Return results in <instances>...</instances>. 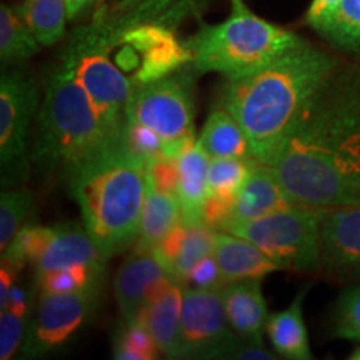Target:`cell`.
Here are the masks:
<instances>
[{
    "label": "cell",
    "mask_w": 360,
    "mask_h": 360,
    "mask_svg": "<svg viewBox=\"0 0 360 360\" xmlns=\"http://www.w3.org/2000/svg\"><path fill=\"white\" fill-rule=\"evenodd\" d=\"M269 167L297 204H359L360 69L335 67L305 103Z\"/></svg>",
    "instance_id": "obj_1"
},
{
    "label": "cell",
    "mask_w": 360,
    "mask_h": 360,
    "mask_svg": "<svg viewBox=\"0 0 360 360\" xmlns=\"http://www.w3.org/2000/svg\"><path fill=\"white\" fill-rule=\"evenodd\" d=\"M337 65L330 53L304 42L264 69L225 79L219 105L245 130L260 164L270 165L305 103Z\"/></svg>",
    "instance_id": "obj_2"
},
{
    "label": "cell",
    "mask_w": 360,
    "mask_h": 360,
    "mask_svg": "<svg viewBox=\"0 0 360 360\" xmlns=\"http://www.w3.org/2000/svg\"><path fill=\"white\" fill-rule=\"evenodd\" d=\"M85 229L109 260L135 244L147 195V162L110 143L70 180Z\"/></svg>",
    "instance_id": "obj_3"
},
{
    "label": "cell",
    "mask_w": 360,
    "mask_h": 360,
    "mask_svg": "<svg viewBox=\"0 0 360 360\" xmlns=\"http://www.w3.org/2000/svg\"><path fill=\"white\" fill-rule=\"evenodd\" d=\"M114 142L89 94L62 56L45 87L32 160L60 170L70 182L84 165Z\"/></svg>",
    "instance_id": "obj_4"
},
{
    "label": "cell",
    "mask_w": 360,
    "mask_h": 360,
    "mask_svg": "<svg viewBox=\"0 0 360 360\" xmlns=\"http://www.w3.org/2000/svg\"><path fill=\"white\" fill-rule=\"evenodd\" d=\"M304 42L290 30L260 19L244 6V0H232L229 19L202 25L188 39L187 47L197 74L215 72L225 79H236L264 69Z\"/></svg>",
    "instance_id": "obj_5"
},
{
    "label": "cell",
    "mask_w": 360,
    "mask_h": 360,
    "mask_svg": "<svg viewBox=\"0 0 360 360\" xmlns=\"http://www.w3.org/2000/svg\"><path fill=\"white\" fill-rule=\"evenodd\" d=\"M323 209L297 204L247 222L227 224L219 231L247 238L281 270L321 269V225Z\"/></svg>",
    "instance_id": "obj_6"
},
{
    "label": "cell",
    "mask_w": 360,
    "mask_h": 360,
    "mask_svg": "<svg viewBox=\"0 0 360 360\" xmlns=\"http://www.w3.org/2000/svg\"><path fill=\"white\" fill-rule=\"evenodd\" d=\"M98 25L112 62L135 90L167 77L192 62L187 44H180L162 25L125 24L122 29L109 24Z\"/></svg>",
    "instance_id": "obj_7"
},
{
    "label": "cell",
    "mask_w": 360,
    "mask_h": 360,
    "mask_svg": "<svg viewBox=\"0 0 360 360\" xmlns=\"http://www.w3.org/2000/svg\"><path fill=\"white\" fill-rule=\"evenodd\" d=\"M64 57L89 94L103 129L114 141L120 139L127 120L125 112L135 87L112 62L101 25L79 30L64 52Z\"/></svg>",
    "instance_id": "obj_8"
},
{
    "label": "cell",
    "mask_w": 360,
    "mask_h": 360,
    "mask_svg": "<svg viewBox=\"0 0 360 360\" xmlns=\"http://www.w3.org/2000/svg\"><path fill=\"white\" fill-rule=\"evenodd\" d=\"M39 105V89L22 72L0 77V170L2 186L17 187L29 172V135Z\"/></svg>",
    "instance_id": "obj_9"
},
{
    "label": "cell",
    "mask_w": 360,
    "mask_h": 360,
    "mask_svg": "<svg viewBox=\"0 0 360 360\" xmlns=\"http://www.w3.org/2000/svg\"><path fill=\"white\" fill-rule=\"evenodd\" d=\"M193 82L187 72H174L135 90L127 105L129 120L152 129L165 142L193 137Z\"/></svg>",
    "instance_id": "obj_10"
},
{
    "label": "cell",
    "mask_w": 360,
    "mask_h": 360,
    "mask_svg": "<svg viewBox=\"0 0 360 360\" xmlns=\"http://www.w3.org/2000/svg\"><path fill=\"white\" fill-rule=\"evenodd\" d=\"M242 340L229 321L220 290L184 287L180 359H231Z\"/></svg>",
    "instance_id": "obj_11"
},
{
    "label": "cell",
    "mask_w": 360,
    "mask_h": 360,
    "mask_svg": "<svg viewBox=\"0 0 360 360\" xmlns=\"http://www.w3.org/2000/svg\"><path fill=\"white\" fill-rule=\"evenodd\" d=\"M98 294L101 289L67 294L40 292L27 327L22 354L29 359L40 357L65 344L96 312Z\"/></svg>",
    "instance_id": "obj_12"
},
{
    "label": "cell",
    "mask_w": 360,
    "mask_h": 360,
    "mask_svg": "<svg viewBox=\"0 0 360 360\" xmlns=\"http://www.w3.org/2000/svg\"><path fill=\"white\" fill-rule=\"evenodd\" d=\"M321 269L342 281L360 282V205L323 209Z\"/></svg>",
    "instance_id": "obj_13"
},
{
    "label": "cell",
    "mask_w": 360,
    "mask_h": 360,
    "mask_svg": "<svg viewBox=\"0 0 360 360\" xmlns=\"http://www.w3.org/2000/svg\"><path fill=\"white\" fill-rule=\"evenodd\" d=\"M165 278H175V276L155 249H134L114 278V294L122 321H135L147 305L152 289Z\"/></svg>",
    "instance_id": "obj_14"
},
{
    "label": "cell",
    "mask_w": 360,
    "mask_h": 360,
    "mask_svg": "<svg viewBox=\"0 0 360 360\" xmlns=\"http://www.w3.org/2000/svg\"><path fill=\"white\" fill-rule=\"evenodd\" d=\"M51 240L45 245L40 257L34 262L35 277L52 270L70 267L77 264L105 265L107 259L90 237L84 224L65 222L52 225Z\"/></svg>",
    "instance_id": "obj_15"
},
{
    "label": "cell",
    "mask_w": 360,
    "mask_h": 360,
    "mask_svg": "<svg viewBox=\"0 0 360 360\" xmlns=\"http://www.w3.org/2000/svg\"><path fill=\"white\" fill-rule=\"evenodd\" d=\"M294 205L297 202L283 188L274 170L269 165L259 164L238 191L232 217L227 224L247 222Z\"/></svg>",
    "instance_id": "obj_16"
},
{
    "label": "cell",
    "mask_w": 360,
    "mask_h": 360,
    "mask_svg": "<svg viewBox=\"0 0 360 360\" xmlns=\"http://www.w3.org/2000/svg\"><path fill=\"white\" fill-rule=\"evenodd\" d=\"M222 294L233 330L247 340L264 344V330L270 317L259 278L229 282Z\"/></svg>",
    "instance_id": "obj_17"
},
{
    "label": "cell",
    "mask_w": 360,
    "mask_h": 360,
    "mask_svg": "<svg viewBox=\"0 0 360 360\" xmlns=\"http://www.w3.org/2000/svg\"><path fill=\"white\" fill-rule=\"evenodd\" d=\"M214 255L227 282L250 281V278L262 281L269 274L281 270L257 245L225 231H217Z\"/></svg>",
    "instance_id": "obj_18"
},
{
    "label": "cell",
    "mask_w": 360,
    "mask_h": 360,
    "mask_svg": "<svg viewBox=\"0 0 360 360\" xmlns=\"http://www.w3.org/2000/svg\"><path fill=\"white\" fill-rule=\"evenodd\" d=\"M184 287H186L184 283H174L164 295L147 304L135 319L147 327L160 354L167 359H180Z\"/></svg>",
    "instance_id": "obj_19"
},
{
    "label": "cell",
    "mask_w": 360,
    "mask_h": 360,
    "mask_svg": "<svg viewBox=\"0 0 360 360\" xmlns=\"http://www.w3.org/2000/svg\"><path fill=\"white\" fill-rule=\"evenodd\" d=\"M179 164V188L177 197L182 205V215L186 222H200L204 204L209 193V152L202 147L197 139L177 159Z\"/></svg>",
    "instance_id": "obj_20"
},
{
    "label": "cell",
    "mask_w": 360,
    "mask_h": 360,
    "mask_svg": "<svg viewBox=\"0 0 360 360\" xmlns=\"http://www.w3.org/2000/svg\"><path fill=\"white\" fill-rule=\"evenodd\" d=\"M305 290L299 292L289 307L272 314L267 321V332L272 347L283 359L310 360L314 359L310 349L309 332L304 321Z\"/></svg>",
    "instance_id": "obj_21"
},
{
    "label": "cell",
    "mask_w": 360,
    "mask_h": 360,
    "mask_svg": "<svg viewBox=\"0 0 360 360\" xmlns=\"http://www.w3.org/2000/svg\"><path fill=\"white\" fill-rule=\"evenodd\" d=\"M182 205H180L179 197L175 193L157 191L147 180V195L134 249H155L162 238L167 236L175 225L182 222Z\"/></svg>",
    "instance_id": "obj_22"
},
{
    "label": "cell",
    "mask_w": 360,
    "mask_h": 360,
    "mask_svg": "<svg viewBox=\"0 0 360 360\" xmlns=\"http://www.w3.org/2000/svg\"><path fill=\"white\" fill-rule=\"evenodd\" d=\"M199 142L210 157L255 159L245 130L231 112L220 105L207 117L204 129L199 135Z\"/></svg>",
    "instance_id": "obj_23"
},
{
    "label": "cell",
    "mask_w": 360,
    "mask_h": 360,
    "mask_svg": "<svg viewBox=\"0 0 360 360\" xmlns=\"http://www.w3.org/2000/svg\"><path fill=\"white\" fill-rule=\"evenodd\" d=\"M15 8L44 47H52L64 37L69 20L65 0H24Z\"/></svg>",
    "instance_id": "obj_24"
},
{
    "label": "cell",
    "mask_w": 360,
    "mask_h": 360,
    "mask_svg": "<svg viewBox=\"0 0 360 360\" xmlns=\"http://www.w3.org/2000/svg\"><path fill=\"white\" fill-rule=\"evenodd\" d=\"M40 44L15 7H0V58L2 64L24 62L39 52Z\"/></svg>",
    "instance_id": "obj_25"
},
{
    "label": "cell",
    "mask_w": 360,
    "mask_h": 360,
    "mask_svg": "<svg viewBox=\"0 0 360 360\" xmlns=\"http://www.w3.org/2000/svg\"><path fill=\"white\" fill-rule=\"evenodd\" d=\"M105 265L77 264L70 267L57 269L44 276L35 277V289L49 294H67V292L96 290L102 287Z\"/></svg>",
    "instance_id": "obj_26"
},
{
    "label": "cell",
    "mask_w": 360,
    "mask_h": 360,
    "mask_svg": "<svg viewBox=\"0 0 360 360\" xmlns=\"http://www.w3.org/2000/svg\"><path fill=\"white\" fill-rule=\"evenodd\" d=\"M215 236H217V229L210 227L204 220H200V222H186L182 244H180L179 254L172 264L174 276L184 285L187 283V277L193 265L199 262L200 259L207 257V255L214 254Z\"/></svg>",
    "instance_id": "obj_27"
},
{
    "label": "cell",
    "mask_w": 360,
    "mask_h": 360,
    "mask_svg": "<svg viewBox=\"0 0 360 360\" xmlns=\"http://www.w3.org/2000/svg\"><path fill=\"white\" fill-rule=\"evenodd\" d=\"M34 212V193L29 188L8 187L0 195V250H6Z\"/></svg>",
    "instance_id": "obj_28"
},
{
    "label": "cell",
    "mask_w": 360,
    "mask_h": 360,
    "mask_svg": "<svg viewBox=\"0 0 360 360\" xmlns=\"http://www.w3.org/2000/svg\"><path fill=\"white\" fill-rule=\"evenodd\" d=\"M319 34L342 51L360 56V0H342L334 17Z\"/></svg>",
    "instance_id": "obj_29"
},
{
    "label": "cell",
    "mask_w": 360,
    "mask_h": 360,
    "mask_svg": "<svg viewBox=\"0 0 360 360\" xmlns=\"http://www.w3.org/2000/svg\"><path fill=\"white\" fill-rule=\"evenodd\" d=\"M159 354L154 337L142 322L122 321L114 339L112 357L117 360H154L159 359Z\"/></svg>",
    "instance_id": "obj_30"
},
{
    "label": "cell",
    "mask_w": 360,
    "mask_h": 360,
    "mask_svg": "<svg viewBox=\"0 0 360 360\" xmlns=\"http://www.w3.org/2000/svg\"><path fill=\"white\" fill-rule=\"evenodd\" d=\"M259 164L260 162L255 159L210 157L209 193H232V195H237L247 177Z\"/></svg>",
    "instance_id": "obj_31"
},
{
    "label": "cell",
    "mask_w": 360,
    "mask_h": 360,
    "mask_svg": "<svg viewBox=\"0 0 360 360\" xmlns=\"http://www.w3.org/2000/svg\"><path fill=\"white\" fill-rule=\"evenodd\" d=\"M52 231L53 227L47 225L25 224L13 237L11 245L2 252V259L15 265L19 270L24 269L27 264L34 265L51 240Z\"/></svg>",
    "instance_id": "obj_32"
},
{
    "label": "cell",
    "mask_w": 360,
    "mask_h": 360,
    "mask_svg": "<svg viewBox=\"0 0 360 360\" xmlns=\"http://www.w3.org/2000/svg\"><path fill=\"white\" fill-rule=\"evenodd\" d=\"M332 328L335 339L360 342V283L349 287L339 295Z\"/></svg>",
    "instance_id": "obj_33"
},
{
    "label": "cell",
    "mask_w": 360,
    "mask_h": 360,
    "mask_svg": "<svg viewBox=\"0 0 360 360\" xmlns=\"http://www.w3.org/2000/svg\"><path fill=\"white\" fill-rule=\"evenodd\" d=\"M120 141L125 147L129 148L132 154L141 157L142 160H152L155 157L165 154V142L159 134L154 132L152 129L146 125L132 122V120H125L122 134H120Z\"/></svg>",
    "instance_id": "obj_34"
},
{
    "label": "cell",
    "mask_w": 360,
    "mask_h": 360,
    "mask_svg": "<svg viewBox=\"0 0 360 360\" xmlns=\"http://www.w3.org/2000/svg\"><path fill=\"white\" fill-rule=\"evenodd\" d=\"M29 314H19L15 310H0V359L8 360L24 345Z\"/></svg>",
    "instance_id": "obj_35"
},
{
    "label": "cell",
    "mask_w": 360,
    "mask_h": 360,
    "mask_svg": "<svg viewBox=\"0 0 360 360\" xmlns=\"http://www.w3.org/2000/svg\"><path fill=\"white\" fill-rule=\"evenodd\" d=\"M179 164L172 157H155L147 162V180L157 191L175 193L179 188Z\"/></svg>",
    "instance_id": "obj_36"
},
{
    "label": "cell",
    "mask_w": 360,
    "mask_h": 360,
    "mask_svg": "<svg viewBox=\"0 0 360 360\" xmlns=\"http://www.w3.org/2000/svg\"><path fill=\"white\" fill-rule=\"evenodd\" d=\"M227 283L229 282L225 281L217 259H215L214 254H210L193 265L191 274H188L187 277L186 285L195 287V289L220 290L224 289Z\"/></svg>",
    "instance_id": "obj_37"
},
{
    "label": "cell",
    "mask_w": 360,
    "mask_h": 360,
    "mask_svg": "<svg viewBox=\"0 0 360 360\" xmlns=\"http://www.w3.org/2000/svg\"><path fill=\"white\" fill-rule=\"evenodd\" d=\"M236 199L237 195H232V193H209L204 204V212H202L204 222L219 231L232 217Z\"/></svg>",
    "instance_id": "obj_38"
},
{
    "label": "cell",
    "mask_w": 360,
    "mask_h": 360,
    "mask_svg": "<svg viewBox=\"0 0 360 360\" xmlns=\"http://www.w3.org/2000/svg\"><path fill=\"white\" fill-rule=\"evenodd\" d=\"M340 4L342 0H312L307 13H305V22L317 32H321L328 24V20L334 17Z\"/></svg>",
    "instance_id": "obj_39"
},
{
    "label": "cell",
    "mask_w": 360,
    "mask_h": 360,
    "mask_svg": "<svg viewBox=\"0 0 360 360\" xmlns=\"http://www.w3.org/2000/svg\"><path fill=\"white\" fill-rule=\"evenodd\" d=\"M19 274L20 270L15 265L2 259V267H0V310L7 307L8 295H11L12 287L17 283L15 281Z\"/></svg>",
    "instance_id": "obj_40"
},
{
    "label": "cell",
    "mask_w": 360,
    "mask_h": 360,
    "mask_svg": "<svg viewBox=\"0 0 360 360\" xmlns=\"http://www.w3.org/2000/svg\"><path fill=\"white\" fill-rule=\"evenodd\" d=\"M276 355L270 354L264 344H257L244 339L232 352L231 359H247V360H272Z\"/></svg>",
    "instance_id": "obj_41"
},
{
    "label": "cell",
    "mask_w": 360,
    "mask_h": 360,
    "mask_svg": "<svg viewBox=\"0 0 360 360\" xmlns=\"http://www.w3.org/2000/svg\"><path fill=\"white\" fill-rule=\"evenodd\" d=\"M97 0H65L67 11H69V20L77 19L85 8H89L92 4H96Z\"/></svg>",
    "instance_id": "obj_42"
},
{
    "label": "cell",
    "mask_w": 360,
    "mask_h": 360,
    "mask_svg": "<svg viewBox=\"0 0 360 360\" xmlns=\"http://www.w3.org/2000/svg\"><path fill=\"white\" fill-rule=\"evenodd\" d=\"M141 2H142V0H122V2H120L119 8H122V11H125V8H129V7L139 6V4H141Z\"/></svg>",
    "instance_id": "obj_43"
},
{
    "label": "cell",
    "mask_w": 360,
    "mask_h": 360,
    "mask_svg": "<svg viewBox=\"0 0 360 360\" xmlns=\"http://www.w3.org/2000/svg\"><path fill=\"white\" fill-rule=\"evenodd\" d=\"M350 359H354V360H360V347L354 349V352H352V355H350Z\"/></svg>",
    "instance_id": "obj_44"
},
{
    "label": "cell",
    "mask_w": 360,
    "mask_h": 360,
    "mask_svg": "<svg viewBox=\"0 0 360 360\" xmlns=\"http://www.w3.org/2000/svg\"><path fill=\"white\" fill-rule=\"evenodd\" d=\"M355 205H360V202H359V204H355Z\"/></svg>",
    "instance_id": "obj_45"
}]
</instances>
